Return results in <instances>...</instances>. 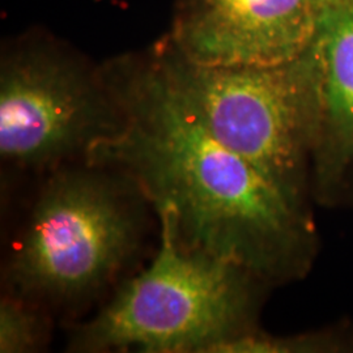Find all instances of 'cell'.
<instances>
[{"instance_id": "obj_3", "label": "cell", "mask_w": 353, "mask_h": 353, "mask_svg": "<svg viewBox=\"0 0 353 353\" xmlns=\"http://www.w3.org/2000/svg\"><path fill=\"white\" fill-rule=\"evenodd\" d=\"M150 265L125 279L94 316L75 323L76 353H220L258 328L268 287L242 265L181 246L164 214Z\"/></svg>"}, {"instance_id": "obj_7", "label": "cell", "mask_w": 353, "mask_h": 353, "mask_svg": "<svg viewBox=\"0 0 353 353\" xmlns=\"http://www.w3.org/2000/svg\"><path fill=\"white\" fill-rule=\"evenodd\" d=\"M313 51L321 121L312 178L331 201L353 190V0L319 8Z\"/></svg>"}, {"instance_id": "obj_4", "label": "cell", "mask_w": 353, "mask_h": 353, "mask_svg": "<svg viewBox=\"0 0 353 353\" xmlns=\"http://www.w3.org/2000/svg\"><path fill=\"white\" fill-rule=\"evenodd\" d=\"M154 49L214 138L306 202L321 121L313 43L297 59L276 65H199L168 39Z\"/></svg>"}, {"instance_id": "obj_5", "label": "cell", "mask_w": 353, "mask_h": 353, "mask_svg": "<svg viewBox=\"0 0 353 353\" xmlns=\"http://www.w3.org/2000/svg\"><path fill=\"white\" fill-rule=\"evenodd\" d=\"M122 126L103 65L48 34L8 42L0 59V159L14 176L87 161Z\"/></svg>"}, {"instance_id": "obj_9", "label": "cell", "mask_w": 353, "mask_h": 353, "mask_svg": "<svg viewBox=\"0 0 353 353\" xmlns=\"http://www.w3.org/2000/svg\"><path fill=\"white\" fill-rule=\"evenodd\" d=\"M338 338L330 335H299V336H272L261 331H254L237 341L229 343L220 353H293L323 352L341 348Z\"/></svg>"}, {"instance_id": "obj_8", "label": "cell", "mask_w": 353, "mask_h": 353, "mask_svg": "<svg viewBox=\"0 0 353 353\" xmlns=\"http://www.w3.org/2000/svg\"><path fill=\"white\" fill-rule=\"evenodd\" d=\"M55 316L26 299L3 292L0 299V352L43 351L52 336Z\"/></svg>"}, {"instance_id": "obj_2", "label": "cell", "mask_w": 353, "mask_h": 353, "mask_svg": "<svg viewBox=\"0 0 353 353\" xmlns=\"http://www.w3.org/2000/svg\"><path fill=\"white\" fill-rule=\"evenodd\" d=\"M38 179L3 265V292L77 321L135 272L151 204L105 165L80 161Z\"/></svg>"}, {"instance_id": "obj_1", "label": "cell", "mask_w": 353, "mask_h": 353, "mask_svg": "<svg viewBox=\"0 0 353 353\" xmlns=\"http://www.w3.org/2000/svg\"><path fill=\"white\" fill-rule=\"evenodd\" d=\"M102 65L122 126L87 161L134 181L185 249L242 265L268 285L303 275L314 233L306 204L214 138L156 49Z\"/></svg>"}, {"instance_id": "obj_6", "label": "cell", "mask_w": 353, "mask_h": 353, "mask_svg": "<svg viewBox=\"0 0 353 353\" xmlns=\"http://www.w3.org/2000/svg\"><path fill=\"white\" fill-rule=\"evenodd\" d=\"M168 42L191 63L276 65L314 42V0H176Z\"/></svg>"}, {"instance_id": "obj_10", "label": "cell", "mask_w": 353, "mask_h": 353, "mask_svg": "<svg viewBox=\"0 0 353 353\" xmlns=\"http://www.w3.org/2000/svg\"><path fill=\"white\" fill-rule=\"evenodd\" d=\"M314 1H316V7H318V11H319L321 7H323L325 4H327V3L332 1V0H314Z\"/></svg>"}]
</instances>
